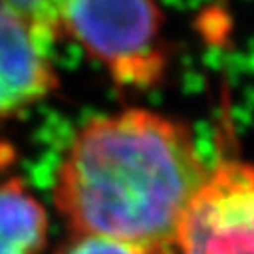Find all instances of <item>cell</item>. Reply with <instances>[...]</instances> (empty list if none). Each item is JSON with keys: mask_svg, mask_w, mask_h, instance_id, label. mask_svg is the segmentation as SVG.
Segmentation results:
<instances>
[{"mask_svg": "<svg viewBox=\"0 0 254 254\" xmlns=\"http://www.w3.org/2000/svg\"><path fill=\"white\" fill-rule=\"evenodd\" d=\"M207 166L190 128L151 109L91 119L55 179V205L73 236L175 253L181 218Z\"/></svg>", "mask_w": 254, "mask_h": 254, "instance_id": "1", "label": "cell"}, {"mask_svg": "<svg viewBox=\"0 0 254 254\" xmlns=\"http://www.w3.org/2000/svg\"><path fill=\"white\" fill-rule=\"evenodd\" d=\"M158 0H66L63 36H70L125 87L149 89L168 68Z\"/></svg>", "mask_w": 254, "mask_h": 254, "instance_id": "2", "label": "cell"}, {"mask_svg": "<svg viewBox=\"0 0 254 254\" xmlns=\"http://www.w3.org/2000/svg\"><path fill=\"white\" fill-rule=\"evenodd\" d=\"M177 254H254V164L226 158L207 168L181 218Z\"/></svg>", "mask_w": 254, "mask_h": 254, "instance_id": "3", "label": "cell"}, {"mask_svg": "<svg viewBox=\"0 0 254 254\" xmlns=\"http://www.w3.org/2000/svg\"><path fill=\"white\" fill-rule=\"evenodd\" d=\"M55 89L53 42L0 0V119L27 111Z\"/></svg>", "mask_w": 254, "mask_h": 254, "instance_id": "4", "label": "cell"}, {"mask_svg": "<svg viewBox=\"0 0 254 254\" xmlns=\"http://www.w3.org/2000/svg\"><path fill=\"white\" fill-rule=\"evenodd\" d=\"M49 218L42 201L19 177L0 183V254H42Z\"/></svg>", "mask_w": 254, "mask_h": 254, "instance_id": "5", "label": "cell"}, {"mask_svg": "<svg viewBox=\"0 0 254 254\" xmlns=\"http://www.w3.org/2000/svg\"><path fill=\"white\" fill-rule=\"evenodd\" d=\"M4 2L49 42L55 44L63 36V13L66 0H4Z\"/></svg>", "mask_w": 254, "mask_h": 254, "instance_id": "6", "label": "cell"}, {"mask_svg": "<svg viewBox=\"0 0 254 254\" xmlns=\"http://www.w3.org/2000/svg\"><path fill=\"white\" fill-rule=\"evenodd\" d=\"M57 254H175V253H154L134 245H127L113 239L92 236H73L66 245L61 247Z\"/></svg>", "mask_w": 254, "mask_h": 254, "instance_id": "7", "label": "cell"}]
</instances>
